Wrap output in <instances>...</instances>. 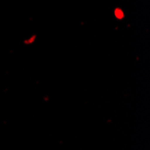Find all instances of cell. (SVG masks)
Returning a JSON list of instances; mask_svg holds the SVG:
<instances>
[]
</instances>
